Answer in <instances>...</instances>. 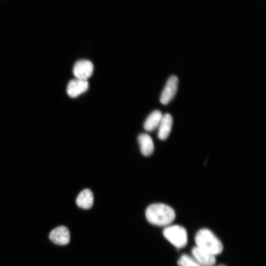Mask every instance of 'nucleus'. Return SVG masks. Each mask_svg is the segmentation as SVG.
<instances>
[{
    "label": "nucleus",
    "mask_w": 266,
    "mask_h": 266,
    "mask_svg": "<svg viewBox=\"0 0 266 266\" xmlns=\"http://www.w3.org/2000/svg\"><path fill=\"white\" fill-rule=\"evenodd\" d=\"M145 215L150 223L159 226L170 224L175 217L174 210L171 207L160 203L150 205L146 210Z\"/></svg>",
    "instance_id": "1"
},
{
    "label": "nucleus",
    "mask_w": 266,
    "mask_h": 266,
    "mask_svg": "<svg viewBox=\"0 0 266 266\" xmlns=\"http://www.w3.org/2000/svg\"><path fill=\"white\" fill-rule=\"evenodd\" d=\"M195 241L197 247L214 255L221 253L223 250L221 241L208 229L200 230L196 234Z\"/></svg>",
    "instance_id": "2"
},
{
    "label": "nucleus",
    "mask_w": 266,
    "mask_h": 266,
    "mask_svg": "<svg viewBox=\"0 0 266 266\" xmlns=\"http://www.w3.org/2000/svg\"><path fill=\"white\" fill-rule=\"evenodd\" d=\"M163 234L166 239L177 248H182L187 243L186 230L181 226H168L164 230Z\"/></svg>",
    "instance_id": "3"
},
{
    "label": "nucleus",
    "mask_w": 266,
    "mask_h": 266,
    "mask_svg": "<svg viewBox=\"0 0 266 266\" xmlns=\"http://www.w3.org/2000/svg\"><path fill=\"white\" fill-rule=\"evenodd\" d=\"M178 77L175 75L170 76L161 93L160 100L162 104H167L174 97L177 90Z\"/></svg>",
    "instance_id": "4"
},
{
    "label": "nucleus",
    "mask_w": 266,
    "mask_h": 266,
    "mask_svg": "<svg viewBox=\"0 0 266 266\" xmlns=\"http://www.w3.org/2000/svg\"><path fill=\"white\" fill-rule=\"evenodd\" d=\"M93 70L94 66L90 61L81 60L74 64L73 73L77 79L87 80L92 75Z\"/></svg>",
    "instance_id": "5"
},
{
    "label": "nucleus",
    "mask_w": 266,
    "mask_h": 266,
    "mask_svg": "<svg viewBox=\"0 0 266 266\" xmlns=\"http://www.w3.org/2000/svg\"><path fill=\"white\" fill-rule=\"evenodd\" d=\"M50 240L56 244L65 245L70 240L68 229L65 226H59L53 229L49 233Z\"/></svg>",
    "instance_id": "6"
},
{
    "label": "nucleus",
    "mask_w": 266,
    "mask_h": 266,
    "mask_svg": "<svg viewBox=\"0 0 266 266\" xmlns=\"http://www.w3.org/2000/svg\"><path fill=\"white\" fill-rule=\"evenodd\" d=\"M195 260L201 266H213L216 262L215 255L196 246L192 250Z\"/></svg>",
    "instance_id": "7"
},
{
    "label": "nucleus",
    "mask_w": 266,
    "mask_h": 266,
    "mask_svg": "<svg viewBox=\"0 0 266 266\" xmlns=\"http://www.w3.org/2000/svg\"><path fill=\"white\" fill-rule=\"evenodd\" d=\"M89 87L87 80L75 79L70 80L66 88L68 95L71 98H76L86 92Z\"/></svg>",
    "instance_id": "8"
},
{
    "label": "nucleus",
    "mask_w": 266,
    "mask_h": 266,
    "mask_svg": "<svg viewBox=\"0 0 266 266\" xmlns=\"http://www.w3.org/2000/svg\"><path fill=\"white\" fill-rule=\"evenodd\" d=\"M173 123L172 116L169 113L163 115L159 126L158 138L162 140L166 139L170 133Z\"/></svg>",
    "instance_id": "9"
},
{
    "label": "nucleus",
    "mask_w": 266,
    "mask_h": 266,
    "mask_svg": "<svg viewBox=\"0 0 266 266\" xmlns=\"http://www.w3.org/2000/svg\"><path fill=\"white\" fill-rule=\"evenodd\" d=\"M76 202L78 207L84 209L90 208L93 205L94 196L89 189L82 190L78 195Z\"/></svg>",
    "instance_id": "10"
},
{
    "label": "nucleus",
    "mask_w": 266,
    "mask_h": 266,
    "mask_svg": "<svg viewBox=\"0 0 266 266\" xmlns=\"http://www.w3.org/2000/svg\"><path fill=\"white\" fill-rule=\"evenodd\" d=\"M140 151L145 156H149L154 151V143L151 136L146 133H141L138 136Z\"/></svg>",
    "instance_id": "11"
},
{
    "label": "nucleus",
    "mask_w": 266,
    "mask_h": 266,
    "mask_svg": "<svg viewBox=\"0 0 266 266\" xmlns=\"http://www.w3.org/2000/svg\"><path fill=\"white\" fill-rule=\"evenodd\" d=\"M163 117L160 110L153 111L147 118L144 123V128L147 131H152L159 127Z\"/></svg>",
    "instance_id": "12"
},
{
    "label": "nucleus",
    "mask_w": 266,
    "mask_h": 266,
    "mask_svg": "<svg viewBox=\"0 0 266 266\" xmlns=\"http://www.w3.org/2000/svg\"><path fill=\"white\" fill-rule=\"evenodd\" d=\"M177 264L179 266H201L195 260L187 255H183Z\"/></svg>",
    "instance_id": "13"
},
{
    "label": "nucleus",
    "mask_w": 266,
    "mask_h": 266,
    "mask_svg": "<svg viewBox=\"0 0 266 266\" xmlns=\"http://www.w3.org/2000/svg\"><path fill=\"white\" fill-rule=\"evenodd\" d=\"M223 266V265H221V266Z\"/></svg>",
    "instance_id": "14"
}]
</instances>
